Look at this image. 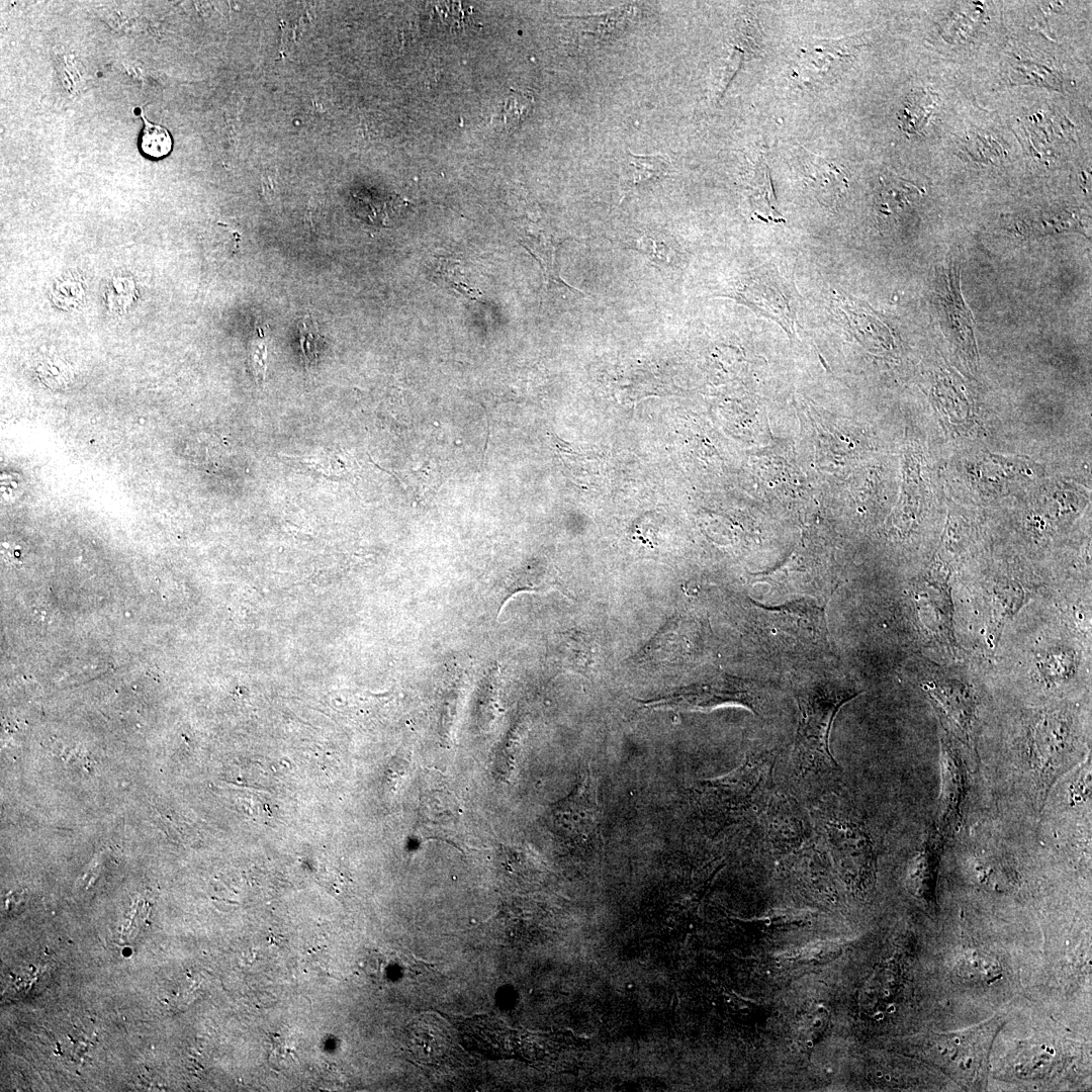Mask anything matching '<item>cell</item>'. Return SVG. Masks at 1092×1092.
Wrapping results in <instances>:
<instances>
[{
	"instance_id": "6da1fadb",
	"label": "cell",
	"mask_w": 1092,
	"mask_h": 1092,
	"mask_svg": "<svg viewBox=\"0 0 1092 1092\" xmlns=\"http://www.w3.org/2000/svg\"><path fill=\"white\" fill-rule=\"evenodd\" d=\"M859 693L829 681L816 682L798 692L800 719L794 753L802 771L819 775L840 771L829 748L831 726L839 709Z\"/></svg>"
},
{
	"instance_id": "7a4b0ae2",
	"label": "cell",
	"mask_w": 1092,
	"mask_h": 1092,
	"mask_svg": "<svg viewBox=\"0 0 1092 1092\" xmlns=\"http://www.w3.org/2000/svg\"><path fill=\"white\" fill-rule=\"evenodd\" d=\"M775 759L768 752H755L733 771L705 780L695 789L699 805L710 815L738 822L754 814L767 801Z\"/></svg>"
},
{
	"instance_id": "3957f363",
	"label": "cell",
	"mask_w": 1092,
	"mask_h": 1092,
	"mask_svg": "<svg viewBox=\"0 0 1092 1092\" xmlns=\"http://www.w3.org/2000/svg\"><path fill=\"white\" fill-rule=\"evenodd\" d=\"M643 707L667 710H711L738 705L757 713L758 698L753 685L743 678L720 674L681 687L658 698L638 701Z\"/></svg>"
},
{
	"instance_id": "277c9868",
	"label": "cell",
	"mask_w": 1092,
	"mask_h": 1092,
	"mask_svg": "<svg viewBox=\"0 0 1092 1092\" xmlns=\"http://www.w3.org/2000/svg\"><path fill=\"white\" fill-rule=\"evenodd\" d=\"M719 296L735 299L756 313L776 322L792 334L796 322L795 289L778 271L760 269L737 281Z\"/></svg>"
},
{
	"instance_id": "5b68a950",
	"label": "cell",
	"mask_w": 1092,
	"mask_h": 1092,
	"mask_svg": "<svg viewBox=\"0 0 1092 1092\" xmlns=\"http://www.w3.org/2000/svg\"><path fill=\"white\" fill-rule=\"evenodd\" d=\"M1068 724L1064 717L1046 715L1035 726L1030 741L1029 763L1035 783V802L1040 810L1053 784L1071 764Z\"/></svg>"
},
{
	"instance_id": "8992f818",
	"label": "cell",
	"mask_w": 1092,
	"mask_h": 1092,
	"mask_svg": "<svg viewBox=\"0 0 1092 1092\" xmlns=\"http://www.w3.org/2000/svg\"><path fill=\"white\" fill-rule=\"evenodd\" d=\"M861 46L856 36L810 40L797 53L794 76L808 86L831 82L851 64Z\"/></svg>"
},
{
	"instance_id": "52a82bcc",
	"label": "cell",
	"mask_w": 1092,
	"mask_h": 1092,
	"mask_svg": "<svg viewBox=\"0 0 1092 1092\" xmlns=\"http://www.w3.org/2000/svg\"><path fill=\"white\" fill-rule=\"evenodd\" d=\"M421 789L419 825L429 838L454 845L461 843V808L453 792L442 780L430 776Z\"/></svg>"
},
{
	"instance_id": "ba28073f",
	"label": "cell",
	"mask_w": 1092,
	"mask_h": 1092,
	"mask_svg": "<svg viewBox=\"0 0 1092 1092\" xmlns=\"http://www.w3.org/2000/svg\"><path fill=\"white\" fill-rule=\"evenodd\" d=\"M553 823L575 845H597L600 838L599 806L592 775L553 810Z\"/></svg>"
},
{
	"instance_id": "9c48e42d",
	"label": "cell",
	"mask_w": 1092,
	"mask_h": 1092,
	"mask_svg": "<svg viewBox=\"0 0 1092 1092\" xmlns=\"http://www.w3.org/2000/svg\"><path fill=\"white\" fill-rule=\"evenodd\" d=\"M821 825L832 853L841 863L870 872L874 860L873 844L863 826L849 815L831 807L821 816Z\"/></svg>"
},
{
	"instance_id": "30bf717a",
	"label": "cell",
	"mask_w": 1092,
	"mask_h": 1092,
	"mask_svg": "<svg viewBox=\"0 0 1092 1092\" xmlns=\"http://www.w3.org/2000/svg\"><path fill=\"white\" fill-rule=\"evenodd\" d=\"M406 1045L414 1060L436 1065L448 1060L455 1041L446 1021L434 1014H422L410 1025Z\"/></svg>"
},
{
	"instance_id": "8fae6325",
	"label": "cell",
	"mask_w": 1092,
	"mask_h": 1092,
	"mask_svg": "<svg viewBox=\"0 0 1092 1092\" xmlns=\"http://www.w3.org/2000/svg\"><path fill=\"white\" fill-rule=\"evenodd\" d=\"M941 754L939 833L945 836L944 834L959 825L965 794V776L961 760L950 747L943 745Z\"/></svg>"
},
{
	"instance_id": "7c38bea8",
	"label": "cell",
	"mask_w": 1092,
	"mask_h": 1092,
	"mask_svg": "<svg viewBox=\"0 0 1092 1092\" xmlns=\"http://www.w3.org/2000/svg\"><path fill=\"white\" fill-rule=\"evenodd\" d=\"M800 159L807 184L818 200L827 206H834L846 192L847 179L843 171L835 163L813 154L805 153Z\"/></svg>"
},
{
	"instance_id": "4fadbf2b",
	"label": "cell",
	"mask_w": 1092,
	"mask_h": 1092,
	"mask_svg": "<svg viewBox=\"0 0 1092 1092\" xmlns=\"http://www.w3.org/2000/svg\"><path fill=\"white\" fill-rule=\"evenodd\" d=\"M669 172L670 163L666 157L629 154L620 175L622 198L666 177Z\"/></svg>"
},
{
	"instance_id": "5bb4252c",
	"label": "cell",
	"mask_w": 1092,
	"mask_h": 1092,
	"mask_svg": "<svg viewBox=\"0 0 1092 1092\" xmlns=\"http://www.w3.org/2000/svg\"><path fill=\"white\" fill-rule=\"evenodd\" d=\"M881 188L877 201L878 211L884 217L897 218L909 211L921 196L912 183L895 176L880 179Z\"/></svg>"
},
{
	"instance_id": "9a60e30c",
	"label": "cell",
	"mask_w": 1092,
	"mask_h": 1092,
	"mask_svg": "<svg viewBox=\"0 0 1092 1092\" xmlns=\"http://www.w3.org/2000/svg\"><path fill=\"white\" fill-rule=\"evenodd\" d=\"M521 244L540 264L545 283L548 285L553 283L582 293L580 290L568 285L560 277L556 259L558 243L553 238L544 235L527 236L521 240Z\"/></svg>"
},
{
	"instance_id": "2e32d148",
	"label": "cell",
	"mask_w": 1092,
	"mask_h": 1092,
	"mask_svg": "<svg viewBox=\"0 0 1092 1092\" xmlns=\"http://www.w3.org/2000/svg\"><path fill=\"white\" fill-rule=\"evenodd\" d=\"M749 189V196L754 207V213L760 215L761 218L766 216V220L780 221L781 213L777 208L768 168L764 161H761L760 164H758Z\"/></svg>"
},
{
	"instance_id": "e0dca14e",
	"label": "cell",
	"mask_w": 1092,
	"mask_h": 1092,
	"mask_svg": "<svg viewBox=\"0 0 1092 1092\" xmlns=\"http://www.w3.org/2000/svg\"><path fill=\"white\" fill-rule=\"evenodd\" d=\"M1025 592L1016 584L998 586L994 589L993 600V631L991 638L997 640L1000 632L1007 621L1024 603Z\"/></svg>"
},
{
	"instance_id": "ac0fdd59",
	"label": "cell",
	"mask_w": 1092,
	"mask_h": 1092,
	"mask_svg": "<svg viewBox=\"0 0 1092 1092\" xmlns=\"http://www.w3.org/2000/svg\"><path fill=\"white\" fill-rule=\"evenodd\" d=\"M144 127L139 136L141 152L152 159H161L167 156L173 146V140L169 130L159 124L149 121L144 112H141Z\"/></svg>"
},
{
	"instance_id": "d6986e66",
	"label": "cell",
	"mask_w": 1092,
	"mask_h": 1092,
	"mask_svg": "<svg viewBox=\"0 0 1092 1092\" xmlns=\"http://www.w3.org/2000/svg\"><path fill=\"white\" fill-rule=\"evenodd\" d=\"M829 1022V1012L821 1006L813 1007L800 1019L798 1031L804 1044L812 1046L824 1033Z\"/></svg>"
},
{
	"instance_id": "ffe728a7",
	"label": "cell",
	"mask_w": 1092,
	"mask_h": 1092,
	"mask_svg": "<svg viewBox=\"0 0 1092 1092\" xmlns=\"http://www.w3.org/2000/svg\"><path fill=\"white\" fill-rule=\"evenodd\" d=\"M534 99L531 94L514 91L504 102V124L508 131L515 130L531 112Z\"/></svg>"
},
{
	"instance_id": "44dd1931",
	"label": "cell",
	"mask_w": 1092,
	"mask_h": 1092,
	"mask_svg": "<svg viewBox=\"0 0 1092 1092\" xmlns=\"http://www.w3.org/2000/svg\"><path fill=\"white\" fill-rule=\"evenodd\" d=\"M300 333V347L304 357L305 366H313L317 360V343L320 336L316 333L315 324L310 316L301 318L298 323Z\"/></svg>"
},
{
	"instance_id": "7402d4cb",
	"label": "cell",
	"mask_w": 1092,
	"mask_h": 1092,
	"mask_svg": "<svg viewBox=\"0 0 1092 1092\" xmlns=\"http://www.w3.org/2000/svg\"><path fill=\"white\" fill-rule=\"evenodd\" d=\"M438 273L439 278L445 282V285L459 294L471 299H477L481 296V292L477 288L469 286L466 278L455 265L444 263Z\"/></svg>"
},
{
	"instance_id": "603a6c76",
	"label": "cell",
	"mask_w": 1092,
	"mask_h": 1092,
	"mask_svg": "<svg viewBox=\"0 0 1092 1092\" xmlns=\"http://www.w3.org/2000/svg\"><path fill=\"white\" fill-rule=\"evenodd\" d=\"M257 336L253 340V344L249 356V364L253 370L256 381L262 384L265 380L266 366H267V347L265 342V336L262 328L256 329Z\"/></svg>"
}]
</instances>
